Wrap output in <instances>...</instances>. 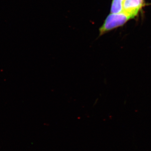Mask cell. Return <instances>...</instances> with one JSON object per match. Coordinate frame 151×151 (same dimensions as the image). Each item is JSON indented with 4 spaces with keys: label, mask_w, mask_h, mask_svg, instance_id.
<instances>
[{
    "label": "cell",
    "mask_w": 151,
    "mask_h": 151,
    "mask_svg": "<svg viewBox=\"0 0 151 151\" xmlns=\"http://www.w3.org/2000/svg\"><path fill=\"white\" fill-rule=\"evenodd\" d=\"M133 19L134 18L132 16L124 12L118 14H110L99 29V36L117 28L123 26L129 20Z\"/></svg>",
    "instance_id": "obj_1"
},
{
    "label": "cell",
    "mask_w": 151,
    "mask_h": 151,
    "mask_svg": "<svg viewBox=\"0 0 151 151\" xmlns=\"http://www.w3.org/2000/svg\"><path fill=\"white\" fill-rule=\"evenodd\" d=\"M145 5V0H125L123 4V12L134 18L137 16Z\"/></svg>",
    "instance_id": "obj_2"
},
{
    "label": "cell",
    "mask_w": 151,
    "mask_h": 151,
    "mask_svg": "<svg viewBox=\"0 0 151 151\" xmlns=\"http://www.w3.org/2000/svg\"><path fill=\"white\" fill-rule=\"evenodd\" d=\"M125 0H113L111 4V13L118 14L123 11V4Z\"/></svg>",
    "instance_id": "obj_3"
}]
</instances>
